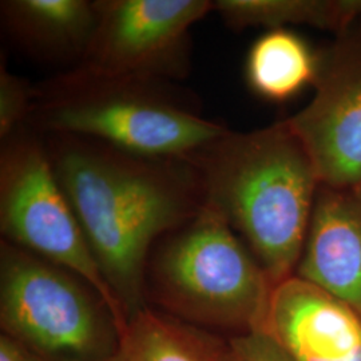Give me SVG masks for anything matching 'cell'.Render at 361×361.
Segmentation results:
<instances>
[{
	"instance_id": "7c38bea8",
	"label": "cell",
	"mask_w": 361,
	"mask_h": 361,
	"mask_svg": "<svg viewBox=\"0 0 361 361\" xmlns=\"http://www.w3.org/2000/svg\"><path fill=\"white\" fill-rule=\"evenodd\" d=\"M107 361H233L229 340L143 307L121 331Z\"/></svg>"
},
{
	"instance_id": "e0dca14e",
	"label": "cell",
	"mask_w": 361,
	"mask_h": 361,
	"mask_svg": "<svg viewBox=\"0 0 361 361\" xmlns=\"http://www.w3.org/2000/svg\"><path fill=\"white\" fill-rule=\"evenodd\" d=\"M0 361H49L25 348L6 335H0Z\"/></svg>"
},
{
	"instance_id": "30bf717a",
	"label": "cell",
	"mask_w": 361,
	"mask_h": 361,
	"mask_svg": "<svg viewBox=\"0 0 361 361\" xmlns=\"http://www.w3.org/2000/svg\"><path fill=\"white\" fill-rule=\"evenodd\" d=\"M296 274L361 316V194L320 186Z\"/></svg>"
},
{
	"instance_id": "277c9868",
	"label": "cell",
	"mask_w": 361,
	"mask_h": 361,
	"mask_svg": "<svg viewBox=\"0 0 361 361\" xmlns=\"http://www.w3.org/2000/svg\"><path fill=\"white\" fill-rule=\"evenodd\" d=\"M273 289L243 238L205 207L155 244L145 271L158 310L214 334L259 332Z\"/></svg>"
},
{
	"instance_id": "5bb4252c",
	"label": "cell",
	"mask_w": 361,
	"mask_h": 361,
	"mask_svg": "<svg viewBox=\"0 0 361 361\" xmlns=\"http://www.w3.org/2000/svg\"><path fill=\"white\" fill-rule=\"evenodd\" d=\"M213 13L233 30L310 26L338 35L361 22V0H216Z\"/></svg>"
},
{
	"instance_id": "ba28073f",
	"label": "cell",
	"mask_w": 361,
	"mask_h": 361,
	"mask_svg": "<svg viewBox=\"0 0 361 361\" xmlns=\"http://www.w3.org/2000/svg\"><path fill=\"white\" fill-rule=\"evenodd\" d=\"M310 104L286 125L305 149L320 186L361 188V22L319 52Z\"/></svg>"
},
{
	"instance_id": "8fae6325",
	"label": "cell",
	"mask_w": 361,
	"mask_h": 361,
	"mask_svg": "<svg viewBox=\"0 0 361 361\" xmlns=\"http://www.w3.org/2000/svg\"><path fill=\"white\" fill-rule=\"evenodd\" d=\"M7 34L39 61L75 68L89 50L97 27L95 1L6 0L0 3Z\"/></svg>"
},
{
	"instance_id": "ac0fdd59",
	"label": "cell",
	"mask_w": 361,
	"mask_h": 361,
	"mask_svg": "<svg viewBox=\"0 0 361 361\" xmlns=\"http://www.w3.org/2000/svg\"><path fill=\"white\" fill-rule=\"evenodd\" d=\"M357 190H359V192H360V194H361V188H360V189H357Z\"/></svg>"
},
{
	"instance_id": "9a60e30c",
	"label": "cell",
	"mask_w": 361,
	"mask_h": 361,
	"mask_svg": "<svg viewBox=\"0 0 361 361\" xmlns=\"http://www.w3.org/2000/svg\"><path fill=\"white\" fill-rule=\"evenodd\" d=\"M0 67V138L1 142L25 128L35 101V87L26 79Z\"/></svg>"
},
{
	"instance_id": "3957f363",
	"label": "cell",
	"mask_w": 361,
	"mask_h": 361,
	"mask_svg": "<svg viewBox=\"0 0 361 361\" xmlns=\"http://www.w3.org/2000/svg\"><path fill=\"white\" fill-rule=\"evenodd\" d=\"M26 126L152 158H188L228 130L201 116L170 82L80 68L35 87Z\"/></svg>"
},
{
	"instance_id": "2e32d148",
	"label": "cell",
	"mask_w": 361,
	"mask_h": 361,
	"mask_svg": "<svg viewBox=\"0 0 361 361\" xmlns=\"http://www.w3.org/2000/svg\"><path fill=\"white\" fill-rule=\"evenodd\" d=\"M233 361H289L271 338L262 332L232 336Z\"/></svg>"
},
{
	"instance_id": "9c48e42d",
	"label": "cell",
	"mask_w": 361,
	"mask_h": 361,
	"mask_svg": "<svg viewBox=\"0 0 361 361\" xmlns=\"http://www.w3.org/2000/svg\"><path fill=\"white\" fill-rule=\"evenodd\" d=\"M262 334L289 361H361V316L293 274L271 292Z\"/></svg>"
},
{
	"instance_id": "4fadbf2b",
	"label": "cell",
	"mask_w": 361,
	"mask_h": 361,
	"mask_svg": "<svg viewBox=\"0 0 361 361\" xmlns=\"http://www.w3.org/2000/svg\"><path fill=\"white\" fill-rule=\"evenodd\" d=\"M319 62V54L296 32L268 30L249 50L246 80L262 99L284 104L314 85Z\"/></svg>"
},
{
	"instance_id": "7a4b0ae2",
	"label": "cell",
	"mask_w": 361,
	"mask_h": 361,
	"mask_svg": "<svg viewBox=\"0 0 361 361\" xmlns=\"http://www.w3.org/2000/svg\"><path fill=\"white\" fill-rule=\"evenodd\" d=\"M185 159L197 171L205 207L243 237L274 286L296 274L320 182L286 122L228 129Z\"/></svg>"
},
{
	"instance_id": "52a82bcc",
	"label": "cell",
	"mask_w": 361,
	"mask_h": 361,
	"mask_svg": "<svg viewBox=\"0 0 361 361\" xmlns=\"http://www.w3.org/2000/svg\"><path fill=\"white\" fill-rule=\"evenodd\" d=\"M97 27L75 68L106 77L177 80L190 71V30L210 0H97Z\"/></svg>"
},
{
	"instance_id": "5b68a950",
	"label": "cell",
	"mask_w": 361,
	"mask_h": 361,
	"mask_svg": "<svg viewBox=\"0 0 361 361\" xmlns=\"http://www.w3.org/2000/svg\"><path fill=\"white\" fill-rule=\"evenodd\" d=\"M0 328L49 361H107L119 338L113 312L89 283L4 240Z\"/></svg>"
},
{
	"instance_id": "8992f818",
	"label": "cell",
	"mask_w": 361,
	"mask_h": 361,
	"mask_svg": "<svg viewBox=\"0 0 361 361\" xmlns=\"http://www.w3.org/2000/svg\"><path fill=\"white\" fill-rule=\"evenodd\" d=\"M0 231L4 241L89 283L113 312L121 334L129 320L126 310L104 280L47 145L28 126L1 142Z\"/></svg>"
},
{
	"instance_id": "6da1fadb",
	"label": "cell",
	"mask_w": 361,
	"mask_h": 361,
	"mask_svg": "<svg viewBox=\"0 0 361 361\" xmlns=\"http://www.w3.org/2000/svg\"><path fill=\"white\" fill-rule=\"evenodd\" d=\"M46 145L104 280L130 317L145 307L155 244L205 207L197 171L185 158L133 154L82 137L51 135Z\"/></svg>"
}]
</instances>
